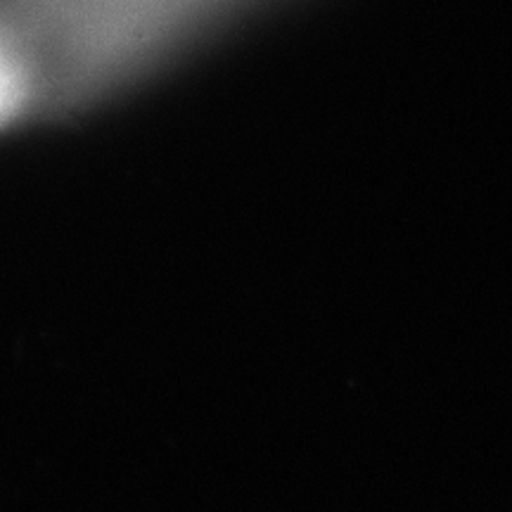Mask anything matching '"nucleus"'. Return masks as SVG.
Returning a JSON list of instances; mask_svg holds the SVG:
<instances>
[{"label":"nucleus","mask_w":512,"mask_h":512,"mask_svg":"<svg viewBox=\"0 0 512 512\" xmlns=\"http://www.w3.org/2000/svg\"><path fill=\"white\" fill-rule=\"evenodd\" d=\"M15 124H19L17 102H15V95H12L8 76H5L3 67H0V131Z\"/></svg>","instance_id":"nucleus-2"},{"label":"nucleus","mask_w":512,"mask_h":512,"mask_svg":"<svg viewBox=\"0 0 512 512\" xmlns=\"http://www.w3.org/2000/svg\"><path fill=\"white\" fill-rule=\"evenodd\" d=\"M273 0H0V57L31 121L131 93Z\"/></svg>","instance_id":"nucleus-1"}]
</instances>
